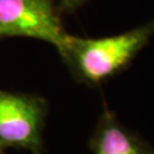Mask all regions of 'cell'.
Wrapping results in <instances>:
<instances>
[{"label":"cell","instance_id":"6da1fadb","mask_svg":"<svg viewBox=\"0 0 154 154\" xmlns=\"http://www.w3.org/2000/svg\"><path fill=\"white\" fill-rule=\"evenodd\" d=\"M153 37L154 20L103 38H83L67 33L58 53L80 82L99 86L123 71Z\"/></svg>","mask_w":154,"mask_h":154},{"label":"cell","instance_id":"7a4b0ae2","mask_svg":"<svg viewBox=\"0 0 154 154\" xmlns=\"http://www.w3.org/2000/svg\"><path fill=\"white\" fill-rule=\"evenodd\" d=\"M66 35L51 0H0V38L38 39L60 50Z\"/></svg>","mask_w":154,"mask_h":154},{"label":"cell","instance_id":"3957f363","mask_svg":"<svg viewBox=\"0 0 154 154\" xmlns=\"http://www.w3.org/2000/svg\"><path fill=\"white\" fill-rule=\"evenodd\" d=\"M44 100L31 95L0 91V144L40 151Z\"/></svg>","mask_w":154,"mask_h":154},{"label":"cell","instance_id":"277c9868","mask_svg":"<svg viewBox=\"0 0 154 154\" xmlns=\"http://www.w3.org/2000/svg\"><path fill=\"white\" fill-rule=\"evenodd\" d=\"M94 154H154V149L129 131L110 110L103 112L91 139Z\"/></svg>","mask_w":154,"mask_h":154},{"label":"cell","instance_id":"5b68a950","mask_svg":"<svg viewBox=\"0 0 154 154\" xmlns=\"http://www.w3.org/2000/svg\"><path fill=\"white\" fill-rule=\"evenodd\" d=\"M87 0H60L61 6L65 9V11H74L77 9L78 7H80L81 5H83Z\"/></svg>","mask_w":154,"mask_h":154}]
</instances>
